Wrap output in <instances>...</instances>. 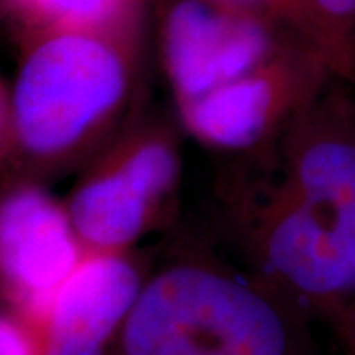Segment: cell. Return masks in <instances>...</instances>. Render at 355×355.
I'll return each instance as SVG.
<instances>
[{
  "instance_id": "5b68a950",
  "label": "cell",
  "mask_w": 355,
  "mask_h": 355,
  "mask_svg": "<svg viewBox=\"0 0 355 355\" xmlns=\"http://www.w3.org/2000/svg\"><path fill=\"white\" fill-rule=\"evenodd\" d=\"M178 174L174 140L160 130L142 128L105 146L64 200L85 251L127 253L172 198Z\"/></svg>"
},
{
  "instance_id": "30bf717a",
  "label": "cell",
  "mask_w": 355,
  "mask_h": 355,
  "mask_svg": "<svg viewBox=\"0 0 355 355\" xmlns=\"http://www.w3.org/2000/svg\"><path fill=\"white\" fill-rule=\"evenodd\" d=\"M314 14L326 58L334 71L352 64L355 36V0H308Z\"/></svg>"
},
{
  "instance_id": "3957f363",
  "label": "cell",
  "mask_w": 355,
  "mask_h": 355,
  "mask_svg": "<svg viewBox=\"0 0 355 355\" xmlns=\"http://www.w3.org/2000/svg\"><path fill=\"white\" fill-rule=\"evenodd\" d=\"M312 103L296 116L286 160L259 207L254 243L284 288L334 302L355 291V125L310 113Z\"/></svg>"
},
{
  "instance_id": "52a82bcc",
  "label": "cell",
  "mask_w": 355,
  "mask_h": 355,
  "mask_svg": "<svg viewBox=\"0 0 355 355\" xmlns=\"http://www.w3.org/2000/svg\"><path fill=\"white\" fill-rule=\"evenodd\" d=\"M144 284L127 253L85 251L36 326L42 355H107Z\"/></svg>"
},
{
  "instance_id": "6da1fadb",
  "label": "cell",
  "mask_w": 355,
  "mask_h": 355,
  "mask_svg": "<svg viewBox=\"0 0 355 355\" xmlns=\"http://www.w3.org/2000/svg\"><path fill=\"white\" fill-rule=\"evenodd\" d=\"M160 50L186 130L216 150H249L296 119L328 62L288 30L209 0H172Z\"/></svg>"
},
{
  "instance_id": "7c38bea8",
  "label": "cell",
  "mask_w": 355,
  "mask_h": 355,
  "mask_svg": "<svg viewBox=\"0 0 355 355\" xmlns=\"http://www.w3.org/2000/svg\"><path fill=\"white\" fill-rule=\"evenodd\" d=\"M12 164V95L0 76V174Z\"/></svg>"
},
{
  "instance_id": "8fae6325",
  "label": "cell",
  "mask_w": 355,
  "mask_h": 355,
  "mask_svg": "<svg viewBox=\"0 0 355 355\" xmlns=\"http://www.w3.org/2000/svg\"><path fill=\"white\" fill-rule=\"evenodd\" d=\"M0 355H42L36 328L14 312H0Z\"/></svg>"
},
{
  "instance_id": "277c9868",
  "label": "cell",
  "mask_w": 355,
  "mask_h": 355,
  "mask_svg": "<svg viewBox=\"0 0 355 355\" xmlns=\"http://www.w3.org/2000/svg\"><path fill=\"white\" fill-rule=\"evenodd\" d=\"M107 355H306L284 306L216 266L178 263L144 280Z\"/></svg>"
},
{
  "instance_id": "8992f818",
  "label": "cell",
  "mask_w": 355,
  "mask_h": 355,
  "mask_svg": "<svg viewBox=\"0 0 355 355\" xmlns=\"http://www.w3.org/2000/svg\"><path fill=\"white\" fill-rule=\"evenodd\" d=\"M85 254L65 202L42 180L0 174V298L34 328Z\"/></svg>"
},
{
  "instance_id": "ba28073f",
  "label": "cell",
  "mask_w": 355,
  "mask_h": 355,
  "mask_svg": "<svg viewBox=\"0 0 355 355\" xmlns=\"http://www.w3.org/2000/svg\"><path fill=\"white\" fill-rule=\"evenodd\" d=\"M144 0H0V22L22 42L55 30L140 24Z\"/></svg>"
},
{
  "instance_id": "9c48e42d",
  "label": "cell",
  "mask_w": 355,
  "mask_h": 355,
  "mask_svg": "<svg viewBox=\"0 0 355 355\" xmlns=\"http://www.w3.org/2000/svg\"><path fill=\"white\" fill-rule=\"evenodd\" d=\"M209 2L219 4L229 10H235V12L249 14V16L261 18L265 22L288 30L291 34L308 42L328 62L322 36H320V30H318L308 0H209Z\"/></svg>"
},
{
  "instance_id": "7a4b0ae2",
  "label": "cell",
  "mask_w": 355,
  "mask_h": 355,
  "mask_svg": "<svg viewBox=\"0 0 355 355\" xmlns=\"http://www.w3.org/2000/svg\"><path fill=\"white\" fill-rule=\"evenodd\" d=\"M140 24L55 30L20 42L10 170L42 178L93 158L127 109Z\"/></svg>"
}]
</instances>
